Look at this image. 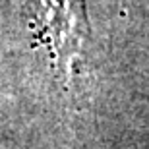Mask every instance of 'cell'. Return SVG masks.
Returning <instances> with one entry per match:
<instances>
[{"mask_svg": "<svg viewBox=\"0 0 149 149\" xmlns=\"http://www.w3.org/2000/svg\"><path fill=\"white\" fill-rule=\"evenodd\" d=\"M87 17L83 0H41L37 41L49 47L56 64L70 70L87 39Z\"/></svg>", "mask_w": 149, "mask_h": 149, "instance_id": "obj_1", "label": "cell"}]
</instances>
